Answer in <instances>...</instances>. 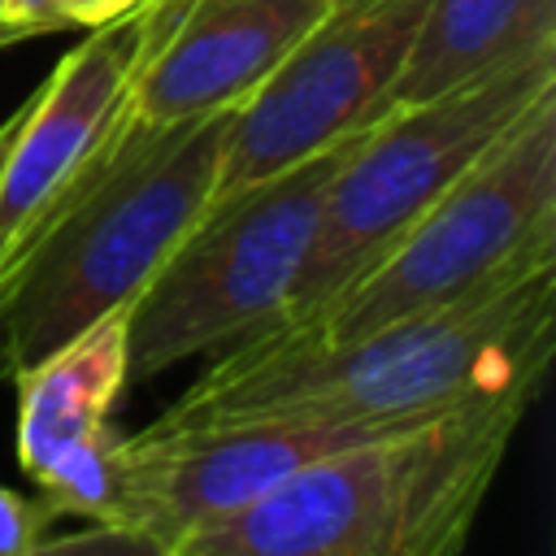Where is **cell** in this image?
Returning a JSON list of instances; mask_svg holds the SVG:
<instances>
[{
  "instance_id": "1",
  "label": "cell",
  "mask_w": 556,
  "mask_h": 556,
  "mask_svg": "<svg viewBox=\"0 0 556 556\" xmlns=\"http://www.w3.org/2000/svg\"><path fill=\"white\" fill-rule=\"evenodd\" d=\"M552 352L556 265L473 300L343 339L295 326L265 330L217 352L161 421L204 426L304 417L417 426L478 400H534Z\"/></svg>"
},
{
  "instance_id": "2",
  "label": "cell",
  "mask_w": 556,
  "mask_h": 556,
  "mask_svg": "<svg viewBox=\"0 0 556 556\" xmlns=\"http://www.w3.org/2000/svg\"><path fill=\"white\" fill-rule=\"evenodd\" d=\"M530 400H478L330 452L169 556H465Z\"/></svg>"
},
{
  "instance_id": "3",
  "label": "cell",
  "mask_w": 556,
  "mask_h": 556,
  "mask_svg": "<svg viewBox=\"0 0 556 556\" xmlns=\"http://www.w3.org/2000/svg\"><path fill=\"white\" fill-rule=\"evenodd\" d=\"M230 113L143 126L26 256L0 300V369L13 378L96 317L126 308L213 204Z\"/></svg>"
},
{
  "instance_id": "4",
  "label": "cell",
  "mask_w": 556,
  "mask_h": 556,
  "mask_svg": "<svg viewBox=\"0 0 556 556\" xmlns=\"http://www.w3.org/2000/svg\"><path fill=\"white\" fill-rule=\"evenodd\" d=\"M547 265H556V91L295 330L361 334L473 300Z\"/></svg>"
},
{
  "instance_id": "5",
  "label": "cell",
  "mask_w": 556,
  "mask_h": 556,
  "mask_svg": "<svg viewBox=\"0 0 556 556\" xmlns=\"http://www.w3.org/2000/svg\"><path fill=\"white\" fill-rule=\"evenodd\" d=\"M361 135L278 178L217 195L200 213L130 300V378H156L182 361L217 356L287 321L326 187Z\"/></svg>"
},
{
  "instance_id": "6",
  "label": "cell",
  "mask_w": 556,
  "mask_h": 556,
  "mask_svg": "<svg viewBox=\"0 0 556 556\" xmlns=\"http://www.w3.org/2000/svg\"><path fill=\"white\" fill-rule=\"evenodd\" d=\"M547 91H556V56L382 113L326 187L317 235L282 326L313 321Z\"/></svg>"
},
{
  "instance_id": "7",
  "label": "cell",
  "mask_w": 556,
  "mask_h": 556,
  "mask_svg": "<svg viewBox=\"0 0 556 556\" xmlns=\"http://www.w3.org/2000/svg\"><path fill=\"white\" fill-rule=\"evenodd\" d=\"M182 0H143L96 26L13 113L0 152V300L26 256L104 174L135 126V78Z\"/></svg>"
},
{
  "instance_id": "8",
  "label": "cell",
  "mask_w": 556,
  "mask_h": 556,
  "mask_svg": "<svg viewBox=\"0 0 556 556\" xmlns=\"http://www.w3.org/2000/svg\"><path fill=\"white\" fill-rule=\"evenodd\" d=\"M426 0H334L265 87L230 113L217 195L278 178L391 113Z\"/></svg>"
},
{
  "instance_id": "9",
  "label": "cell",
  "mask_w": 556,
  "mask_h": 556,
  "mask_svg": "<svg viewBox=\"0 0 556 556\" xmlns=\"http://www.w3.org/2000/svg\"><path fill=\"white\" fill-rule=\"evenodd\" d=\"M391 430H408V426H356V421H304V417L204 421V426L152 421L139 434H122L117 513L109 530L139 534L169 552L187 534L248 508L252 500L287 482L295 469Z\"/></svg>"
},
{
  "instance_id": "10",
  "label": "cell",
  "mask_w": 556,
  "mask_h": 556,
  "mask_svg": "<svg viewBox=\"0 0 556 556\" xmlns=\"http://www.w3.org/2000/svg\"><path fill=\"white\" fill-rule=\"evenodd\" d=\"M334 0H182L135 78V117L178 126L248 104Z\"/></svg>"
},
{
  "instance_id": "11",
  "label": "cell",
  "mask_w": 556,
  "mask_h": 556,
  "mask_svg": "<svg viewBox=\"0 0 556 556\" xmlns=\"http://www.w3.org/2000/svg\"><path fill=\"white\" fill-rule=\"evenodd\" d=\"M130 304L96 317L74 339L17 369V465L30 482L52 473L74 452L100 443L113 430V408L130 382Z\"/></svg>"
},
{
  "instance_id": "12",
  "label": "cell",
  "mask_w": 556,
  "mask_h": 556,
  "mask_svg": "<svg viewBox=\"0 0 556 556\" xmlns=\"http://www.w3.org/2000/svg\"><path fill=\"white\" fill-rule=\"evenodd\" d=\"M556 56V0H426L391 109Z\"/></svg>"
},
{
  "instance_id": "13",
  "label": "cell",
  "mask_w": 556,
  "mask_h": 556,
  "mask_svg": "<svg viewBox=\"0 0 556 556\" xmlns=\"http://www.w3.org/2000/svg\"><path fill=\"white\" fill-rule=\"evenodd\" d=\"M139 4L143 0H9L4 22L30 39V35H52V30H96Z\"/></svg>"
},
{
  "instance_id": "14",
  "label": "cell",
  "mask_w": 556,
  "mask_h": 556,
  "mask_svg": "<svg viewBox=\"0 0 556 556\" xmlns=\"http://www.w3.org/2000/svg\"><path fill=\"white\" fill-rule=\"evenodd\" d=\"M26 556H169V552L139 534H122L109 526H83L74 534H48Z\"/></svg>"
},
{
  "instance_id": "15",
  "label": "cell",
  "mask_w": 556,
  "mask_h": 556,
  "mask_svg": "<svg viewBox=\"0 0 556 556\" xmlns=\"http://www.w3.org/2000/svg\"><path fill=\"white\" fill-rule=\"evenodd\" d=\"M52 534V517L35 495L0 482V556H26Z\"/></svg>"
},
{
  "instance_id": "16",
  "label": "cell",
  "mask_w": 556,
  "mask_h": 556,
  "mask_svg": "<svg viewBox=\"0 0 556 556\" xmlns=\"http://www.w3.org/2000/svg\"><path fill=\"white\" fill-rule=\"evenodd\" d=\"M17 39H26V35H22L17 26H4V22H0V48H9V43H17Z\"/></svg>"
},
{
  "instance_id": "17",
  "label": "cell",
  "mask_w": 556,
  "mask_h": 556,
  "mask_svg": "<svg viewBox=\"0 0 556 556\" xmlns=\"http://www.w3.org/2000/svg\"><path fill=\"white\" fill-rule=\"evenodd\" d=\"M9 130H13V113L0 122V152H4V143H9Z\"/></svg>"
},
{
  "instance_id": "18",
  "label": "cell",
  "mask_w": 556,
  "mask_h": 556,
  "mask_svg": "<svg viewBox=\"0 0 556 556\" xmlns=\"http://www.w3.org/2000/svg\"><path fill=\"white\" fill-rule=\"evenodd\" d=\"M4 4H9V0H0V22H4ZM4 26H9V22H4Z\"/></svg>"
}]
</instances>
